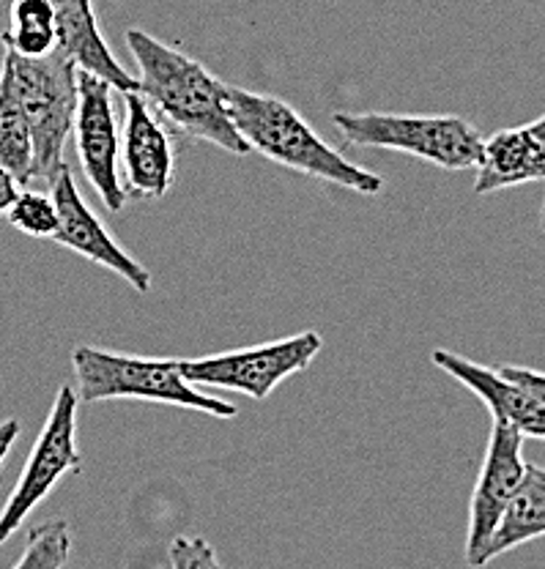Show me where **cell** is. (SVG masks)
<instances>
[{"label":"cell","mask_w":545,"mask_h":569,"mask_svg":"<svg viewBox=\"0 0 545 569\" xmlns=\"http://www.w3.org/2000/svg\"><path fill=\"white\" fill-rule=\"evenodd\" d=\"M127 47L138 63V93H143L146 102L165 121L189 138L211 142L234 157L252 153L230 118L228 86L204 63L192 61L140 28H129Z\"/></svg>","instance_id":"cell-1"},{"label":"cell","mask_w":545,"mask_h":569,"mask_svg":"<svg viewBox=\"0 0 545 569\" xmlns=\"http://www.w3.org/2000/svg\"><path fill=\"white\" fill-rule=\"evenodd\" d=\"M228 107L239 134L247 140L250 151H258L260 157L301 176L351 189L365 198H373L384 189L382 176L359 168L340 151H335L283 99L228 86Z\"/></svg>","instance_id":"cell-2"},{"label":"cell","mask_w":545,"mask_h":569,"mask_svg":"<svg viewBox=\"0 0 545 569\" xmlns=\"http://www.w3.org/2000/svg\"><path fill=\"white\" fill-rule=\"evenodd\" d=\"M77 397L82 402L146 400L189 408L215 419H234L236 406L222 397L206 395L184 378L179 359L121 356L102 348L77 346L72 351Z\"/></svg>","instance_id":"cell-3"},{"label":"cell","mask_w":545,"mask_h":569,"mask_svg":"<svg viewBox=\"0 0 545 569\" xmlns=\"http://www.w3.org/2000/svg\"><path fill=\"white\" fill-rule=\"evenodd\" d=\"M0 69L20 99L33 140V181L50 187L63 164V146L75 127L77 67L61 50L41 58L6 52Z\"/></svg>","instance_id":"cell-4"},{"label":"cell","mask_w":545,"mask_h":569,"mask_svg":"<svg viewBox=\"0 0 545 569\" xmlns=\"http://www.w3.org/2000/svg\"><path fill=\"white\" fill-rule=\"evenodd\" d=\"M331 123L348 146L384 148L425 159L442 170H474L483 134L460 116H398V112H335Z\"/></svg>","instance_id":"cell-5"},{"label":"cell","mask_w":545,"mask_h":569,"mask_svg":"<svg viewBox=\"0 0 545 569\" xmlns=\"http://www.w3.org/2000/svg\"><path fill=\"white\" fill-rule=\"evenodd\" d=\"M324 348V337L316 329L264 346L239 348V351L204 356V359H179L184 378L195 387L241 391L252 400H266L283 381L305 372Z\"/></svg>","instance_id":"cell-6"},{"label":"cell","mask_w":545,"mask_h":569,"mask_svg":"<svg viewBox=\"0 0 545 569\" xmlns=\"http://www.w3.org/2000/svg\"><path fill=\"white\" fill-rule=\"evenodd\" d=\"M77 406H80V397L69 383H63L28 455L26 468L0 512V545L14 537L28 515L56 490V485L67 473L82 468L80 449H77Z\"/></svg>","instance_id":"cell-7"},{"label":"cell","mask_w":545,"mask_h":569,"mask_svg":"<svg viewBox=\"0 0 545 569\" xmlns=\"http://www.w3.org/2000/svg\"><path fill=\"white\" fill-rule=\"evenodd\" d=\"M77 159L88 183L97 189L105 209L121 211L129 194L121 176V138L116 127L112 86L88 71H77L75 127Z\"/></svg>","instance_id":"cell-8"},{"label":"cell","mask_w":545,"mask_h":569,"mask_svg":"<svg viewBox=\"0 0 545 569\" xmlns=\"http://www.w3.org/2000/svg\"><path fill=\"white\" fill-rule=\"evenodd\" d=\"M524 436L515 427L494 419L469 503V533H466V565L469 567H485V550L524 477Z\"/></svg>","instance_id":"cell-9"},{"label":"cell","mask_w":545,"mask_h":569,"mask_svg":"<svg viewBox=\"0 0 545 569\" xmlns=\"http://www.w3.org/2000/svg\"><path fill=\"white\" fill-rule=\"evenodd\" d=\"M47 189H50L52 200L58 206V233L52 241L82 254V258L102 266V269H110L112 274H118L123 282L132 284L138 293H148L151 290V271L146 266H140L127 249L118 247V241L105 228L102 219L82 200L67 162L61 164V170H58Z\"/></svg>","instance_id":"cell-10"},{"label":"cell","mask_w":545,"mask_h":569,"mask_svg":"<svg viewBox=\"0 0 545 569\" xmlns=\"http://www.w3.org/2000/svg\"><path fill=\"white\" fill-rule=\"evenodd\" d=\"M123 104L121 176H127V194L165 198L176 181L174 140L143 93H123Z\"/></svg>","instance_id":"cell-11"},{"label":"cell","mask_w":545,"mask_h":569,"mask_svg":"<svg viewBox=\"0 0 545 569\" xmlns=\"http://www.w3.org/2000/svg\"><path fill=\"white\" fill-rule=\"evenodd\" d=\"M430 361H434L438 370H444L455 381L464 383L466 389H472L488 406L494 419L515 427L521 436L545 441V406L524 387L509 381L499 370L477 365V361L466 359V356L455 351H447V348H436L430 353Z\"/></svg>","instance_id":"cell-12"},{"label":"cell","mask_w":545,"mask_h":569,"mask_svg":"<svg viewBox=\"0 0 545 569\" xmlns=\"http://www.w3.org/2000/svg\"><path fill=\"white\" fill-rule=\"evenodd\" d=\"M474 194H494L521 183L545 181V116L524 127L499 129L483 140Z\"/></svg>","instance_id":"cell-13"},{"label":"cell","mask_w":545,"mask_h":569,"mask_svg":"<svg viewBox=\"0 0 545 569\" xmlns=\"http://www.w3.org/2000/svg\"><path fill=\"white\" fill-rule=\"evenodd\" d=\"M52 3H56L58 50L75 63L77 71H88L121 93L140 91L138 77L121 67L105 36L99 33L91 0H52Z\"/></svg>","instance_id":"cell-14"},{"label":"cell","mask_w":545,"mask_h":569,"mask_svg":"<svg viewBox=\"0 0 545 569\" xmlns=\"http://www.w3.org/2000/svg\"><path fill=\"white\" fill-rule=\"evenodd\" d=\"M541 537H545V468L526 462L524 477H521L518 488L490 537L488 550H485V565L494 561L496 556L535 542Z\"/></svg>","instance_id":"cell-15"},{"label":"cell","mask_w":545,"mask_h":569,"mask_svg":"<svg viewBox=\"0 0 545 569\" xmlns=\"http://www.w3.org/2000/svg\"><path fill=\"white\" fill-rule=\"evenodd\" d=\"M6 52L20 58H41L58 47L56 3L52 0H11L9 28L3 36Z\"/></svg>","instance_id":"cell-16"},{"label":"cell","mask_w":545,"mask_h":569,"mask_svg":"<svg viewBox=\"0 0 545 569\" xmlns=\"http://www.w3.org/2000/svg\"><path fill=\"white\" fill-rule=\"evenodd\" d=\"M0 168L9 170L22 187L33 183L31 127L3 69H0Z\"/></svg>","instance_id":"cell-17"},{"label":"cell","mask_w":545,"mask_h":569,"mask_svg":"<svg viewBox=\"0 0 545 569\" xmlns=\"http://www.w3.org/2000/svg\"><path fill=\"white\" fill-rule=\"evenodd\" d=\"M72 553V533L63 520L37 526L26 542V553L14 561V569H61L69 565Z\"/></svg>","instance_id":"cell-18"},{"label":"cell","mask_w":545,"mask_h":569,"mask_svg":"<svg viewBox=\"0 0 545 569\" xmlns=\"http://www.w3.org/2000/svg\"><path fill=\"white\" fill-rule=\"evenodd\" d=\"M6 217L17 230L33 239H56L58 233V206L50 192L22 187Z\"/></svg>","instance_id":"cell-19"},{"label":"cell","mask_w":545,"mask_h":569,"mask_svg":"<svg viewBox=\"0 0 545 569\" xmlns=\"http://www.w3.org/2000/svg\"><path fill=\"white\" fill-rule=\"evenodd\" d=\"M170 567H217L219 559L206 539L200 537H176L168 550Z\"/></svg>","instance_id":"cell-20"},{"label":"cell","mask_w":545,"mask_h":569,"mask_svg":"<svg viewBox=\"0 0 545 569\" xmlns=\"http://www.w3.org/2000/svg\"><path fill=\"white\" fill-rule=\"evenodd\" d=\"M499 372L505 378H509V381L518 383V387H524L529 395H535L545 406V372L532 370V367H521V365H505L499 367Z\"/></svg>","instance_id":"cell-21"},{"label":"cell","mask_w":545,"mask_h":569,"mask_svg":"<svg viewBox=\"0 0 545 569\" xmlns=\"http://www.w3.org/2000/svg\"><path fill=\"white\" fill-rule=\"evenodd\" d=\"M20 189H22V183L17 181L9 170L0 168V217H6V213H9L11 206H14L17 194H20Z\"/></svg>","instance_id":"cell-22"},{"label":"cell","mask_w":545,"mask_h":569,"mask_svg":"<svg viewBox=\"0 0 545 569\" xmlns=\"http://www.w3.org/2000/svg\"><path fill=\"white\" fill-rule=\"evenodd\" d=\"M20 432H22V427L17 419H6V422H0V466H3L6 458H9L11 447L17 443Z\"/></svg>","instance_id":"cell-23"},{"label":"cell","mask_w":545,"mask_h":569,"mask_svg":"<svg viewBox=\"0 0 545 569\" xmlns=\"http://www.w3.org/2000/svg\"><path fill=\"white\" fill-rule=\"evenodd\" d=\"M541 228L545 230V200H543V209H541Z\"/></svg>","instance_id":"cell-24"}]
</instances>
